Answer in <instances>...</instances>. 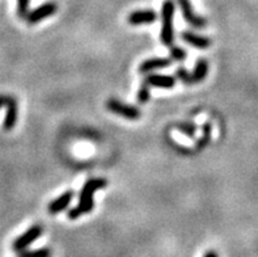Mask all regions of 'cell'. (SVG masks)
<instances>
[{"label":"cell","mask_w":258,"mask_h":257,"mask_svg":"<svg viewBox=\"0 0 258 257\" xmlns=\"http://www.w3.org/2000/svg\"><path fill=\"white\" fill-rule=\"evenodd\" d=\"M176 79H178V80H180L181 83H183L185 85L194 84L191 74H190L186 69H183V67H178V69L176 70Z\"/></svg>","instance_id":"obj_18"},{"label":"cell","mask_w":258,"mask_h":257,"mask_svg":"<svg viewBox=\"0 0 258 257\" xmlns=\"http://www.w3.org/2000/svg\"><path fill=\"white\" fill-rule=\"evenodd\" d=\"M6 98L7 94H0V109L3 107H6Z\"/></svg>","instance_id":"obj_23"},{"label":"cell","mask_w":258,"mask_h":257,"mask_svg":"<svg viewBox=\"0 0 258 257\" xmlns=\"http://www.w3.org/2000/svg\"><path fill=\"white\" fill-rule=\"evenodd\" d=\"M144 83L150 87L161 88V89H172L176 85V78L170 75H161V74H148L144 78Z\"/></svg>","instance_id":"obj_9"},{"label":"cell","mask_w":258,"mask_h":257,"mask_svg":"<svg viewBox=\"0 0 258 257\" xmlns=\"http://www.w3.org/2000/svg\"><path fill=\"white\" fill-rule=\"evenodd\" d=\"M170 57H172V59L176 61V62H182V61L186 59L187 53L185 52L182 47H180V46L172 45L170 46Z\"/></svg>","instance_id":"obj_19"},{"label":"cell","mask_w":258,"mask_h":257,"mask_svg":"<svg viewBox=\"0 0 258 257\" xmlns=\"http://www.w3.org/2000/svg\"><path fill=\"white\" fill-rule=\"evenodd\" d=\"M203 257H219V254L216 253L215 251H213V249H210V251H207L206 253L203 254Z\"/></svg>","instance_id":"obj_22"},{"label":"cell","mask_w":258,"mask_h":257,"mask_svg":"<svg viewBox=\"0 0 258 257\" xmlns=\"http://www.w3.org/2000/svg\"><path fill=\"white\" fill-rule=\"evenodd\" d=\"M202 137L200 139L197 140V144H196V148L198 151L203 150L207 144L210 143V140H211V131H213V127H211V124L206 122V124L202 126Z\"/></svg>","instance_id":"obj_15"},{"label":"cell","mask_w":258,"mask_h":257,"mask_svg":"<svg viewBox=\"0 0 258 257\" xmlns=\"http://www.w3.org/2000/svg\"><path fill=\"white\" fill-rule=\"evenodd\" d=\"M74 192L72 190H67L63 194H60L59 197H56L55 199H52L51 202L47 206V213L51 215H56L59 213H62L63 210L69 208L71 201L74 199Z\"/></svg>","instance_id":"obj_10"},{"label":"cell","mask_w":258,"mask_h":257,"mask_svg":"<svg viewBox=\"0 0 258 257\" xmlns=\"http://www.w3.org/2000/svg\"><path fill=\"white\" fill-rule=\"evenodd\" d=\"M6 118L3 122V129L6 131H11L13 127L16 126L17 116H19V107H17V101L13 96L7 94L6 98Z\"/></svg>","instance_id":"obj_7"},{"label":"cell","mask_w":258,"mask_h":257,"mask_svg":"<svg viewBox=\"0 0 258 257\" xmlns=\"http://www.w3.org/2000/svg\"><path fill=\"white\" fill-rule=\"evenodd\" d=\"M157 20V13L152 10H139L131 12L127 16V21L130 25H150Z\"/></svg>","instance_id":"obj_8"},{"label":"cell","mask_w":258,"mask_h":257,"mask_svg":"<svg viewBox=\"0 0 258 257\" xmlns=\"http://www.w3.org/2000/svg\"><path fill=\"white\" fill-rule=\"evenodd\" d=\"M95 209V199H89V201H79L78 205L75 208H72L71 210L67 212V217L69 219H78L85 214H89Z\"/></svg>","instance_id":"obj_13"},{"label":"cell","mask_w":258,"mask_h":257,"mask_svg":"<svg viewBox=\"0 0 258 257\" xmlns=\"http://www.w3.org/2000/svg\"><path fill=\"white\" fill-rule=\"evenodd\" d=\"M176 129L180 131V133H182L183 135H186V137H196L197 126L194 124H191V122H180V124L176 125Z\"/></svg>","instance_id":"obj_17"},{"label":"cell","mask_w":258,"mask_h":257,"mask_svg":"<svg viewBox=\"0 0 258 257\" xmlns=\"http://www.w3.org/2000/svg\"><path fill=\"white\" fill-rule=\"evenodd\" d=\"M151 98V92H150V85H147L146 83L141 85L139 91H138V102L139 104H146L148 102Z\"/></svg>","instance_id":"obj_20"},{"label":"cell","mask_w":258,"mask_h":257,"mask_svg":"<svg viewBox=\"0 0 258 257\" xmlns=\"http://www.w3.org/2000/svg\"><path fill=\"white\" fill-rule=\"evenodd\" d=\"M106 109L109 112H111V113L118 114V116H121V117L131 121L139 120L142 116L141 111L137 107H133L130 104L122 102V101L117 100V98H110L106 102Z\"/></svg>","instance_id":"obj_2"},{"label":"cell","mask_w":258,"mask_h":257,"mask_svg":"<svg viewBox=\"0 0 258 257\" xmlns=\"http://www.w3.org/2000/svg\"><path fill=\"white\" fill-rule=\"evenodd\" d=\"M43 234V227L39 225H34L30 228H28L23 235H20L12 243V249L15 252L24 251L26 248L32 245L37 239H39Z\"/></svg>","instance_id":"obj_3"},{"label":"cell","mask_w":258,"mask_h":257,"mask_svg":"<svg viewBox=\"0 0 258 257\" xmlns=\"http://www.w3.org/2000/svg\"><path fill=\"white\" fill-rule=\"evenodd\" d=\"M58 10V6H56L54 2H47V3L42 4V6L37 7L36 10L29 11L28 16H26V21L29 25H36L39 21L47 19L50 16H54Z\"/></svg>","instance_id":"obj_4"},{"label":"cell","mask_w":258,"mask_h":257,"mask_svg":"<svg viewBox=\"0 0 258 257\" xmlns=\"http://www.w3.org/2000/svg\"><path fill=\"white\" fill-rule=\"evenodd\" d=\"M181 38H182L183 42L189 43L190 46H193V47H197V49H209L213 41L207 37L200 36V34H197V33L190 32V30H185V32L181 33Z\"/></svg>","instance_id":"obj_11"},{"label":"cell","mask_w":258,"mask_h":257,"mask_svg":"<svg viewBox=\"0 0 258 257\" xmlns=\"http://www.w3.org/2000/svg\"><path fill=\"white\" fill-rule=\"evenodd\" d=\"M30 0H17V16L21 19H26L29 13Z\"/></svg>","instance_id":"obj_21"},{"label":"cell","mask_w":258,"mask_h":257,"mask_svg":"<svg viewBox=\"0 0 258 257\" xmlns=\"http://www.w3.org/2000/svg\"><path fill=\"white\" fill-rule=\"evenodd\" d=\"M177 3H178V6H180L183 19L186 20L190 25L194 26V28H197V29H202V28H205V26H206L207 21L203 19V17L198 16V15H196V13H194L193 7H191L190 0H177Z\"/></svg>","instance_id":"obj_5"},{"label":"cell","mask_w":258,"mask_h":257,"mask_svg":"<svg viewBox=\"0 0 258 257\" xmlns=\"http://www.w3.org/2000/svg\"><path fill=\"white\" fill-rule=\"evenodd\" d=\"M17 257H52V251L49 248H38V249H24L17 252Z\"/></svg>","instance_id":"obj_16"},{"label":"cell","mask_w":258,"mask_h":257,"mask_svg":"<svg viewBox=\"0 0 258 257\" xmlns=\"http://www.w3.org/2000/svg\"><path fill=\"white\" fill-rule=\"evenodd\" d=\"M207 74H209V62L205 59H198L194 66V71L191 72L193 83L203 82L206 79Z\"/></svg>","instance_id":"obj_14"},{"label":"cell","mask_w":258,"mask_h":257,"mask_svg":"<svg viewBox=\"0 0 258 257\" xmlns=\"http://www.w3.org/2000/svg\"><path fill=\"white\" fill-rule=\"evenodd\" d=\"M106 185H108L106 179H101V177L87 180L84 185H83L82 190H80L79 201H89V199H93L95 193L97 190H100V189H104Z\"/></svg>","instance_id":"obj_6"},{"label":"cell","mask_w":258,"mask_h":257,"mask_svg":"<svg viewBox=\"0 0 258 257\" xmlns=\"http://www.w3.org/2000/svg\"><path fill=\"white\" fill-rule=\"evenodd\" d=\"M172 65V59L169 58H150L146 59L139 65V72L141 74H151L156 70L165 69Z\"/></svg>","instance_id":"obj_12"},{"label":"cell","mask_w":258,"mask_h":257,"mask_svg":"<svg viewBox=\"0 0 258 257\" xmlns=\"http://www.w3.org/2000/svg\"><path fill=\"white\" fill-rule=\"evenodd\" d=\"M173 0H165L161 7V32L160 41L164 46H172L174 42V30H173V16H174Z\"/></svg>","instance_id":"obj_1"}]
</instances>
